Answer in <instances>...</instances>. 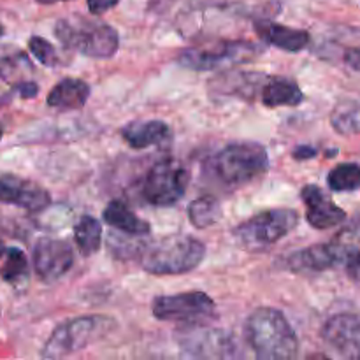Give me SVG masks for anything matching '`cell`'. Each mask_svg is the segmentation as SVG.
<instances>
[{
	"label": "cell",
	"instance_id": "cell-1",
	"mask_svg": "<svg viewBox=\"0 0 360 360\" xmlns=\"http://www.w3.org/2000/svg\"><path fill=\"white\" fill-rule=\"evenodd\" d=\"M245 333L259 359H294L299 352L297 334L283 313L274 308H257L246 320Z\"/></svg>",
	"mask_w": 360,
	"mask_h": 360
},
{
	"label": "cell",
	"instance_id": "cell-2",
	"mask_svg": "<svg viewBox=\"0 0 360 360\" xmlns=\"http://www.w3.org/2000/svg\"><path fill=\"white\" fill-rule=\"evenodd\" d=\"M206 255L202 241L190 236H169L146 246L141 253V266L155 276L185 274L199 267Z\"/></svg>",
	"mask_w": 360,
	"mask_h": 360
},
{
	"label": "cell",
	"instance_id": "cell-3",
	"mask_svg": "<svg viewBox=\"0 0 360 360\" xmlns=\"http://www.w3.org/2000/svg\"><path fill=\"white\" fill-rule=\"evenodd\" d=\"M55 34L65 48L97 60L115 56L120 46V35L111 25L86 18H63L56 23Z\"/></svg>",
	"mask_w": 360,
	"mask_h": 360
},
{
	"label": "cell",
	"instance_id": "cell-4",
	"mask_svg": "<svg viewBox=\"0 0 360 360\" xmlns=\"http://www.w3.org/2000/svg\"><path fill=\"white\" fill-rule=\"evenodd\" d=\"M213 169L225 185L245 186L266 174L269 155L262 144L253 141L232 143L214 157Z\"/></svg>",
	"mask_w": 360,
	"mask_h": 360
},
{
	"label": "cell",
	"instance_id": "cell-5",
	"mask_svg": "<svg viewBox=\"0 0 360 360\" xmlns=\"http://www.w3.org/2000/svg\"><path fill=\"white\" fill-rule=\"evenodd\" d=\"M112 327L115 322L111 316L90 315L67 320L53 330L41 355L44 359H63L72 355L86 348L90 343L108 336Z\"/></svg>",
	"mask_w": 360,
	"mask_h": 360
},
{
	"label": "cell",
	"instance_id": "cell-6",
	"mask_svg": "<svg viewBox=\"0 0 360 360\" xmlns=\"http://www.w3.org/2000/svg\"><path fill=\"white\" fill-rule=\"evenodd\" d=\"M297 224L299 213L295 210H267L238 225L234 238L246 250H266L290 234Z\"/></svg>",
	"mask_w": 360,
	"mask_h": 360
},
{
	"label": "cell",
	"instance_id": "cell-7",
	"mask_svg": "<svg viewBox=\"0 0 360 360\" xmlns=\"http://www.w3.org/2000/svg\"><path fill=\"white\" fill-rule=\"evenodd\" d=\"M188 183V167L176 158H165L150 169L144 179L143 195L151 206L171 207L185 197Z\"/></svg>",
	"mask_w": 360,
	"mask_h": 360
},
{
	"label": "cell",
	"instance_id": "cell-8",
	"mask_svg": "<svg viewBox=\"0 0 360 360\" xmlns=\"http://www.w3.org/2000/svg\"><path fill=\"white\" fill-rule=\"evenodd\" d=\"M151 311L155 319L162 322H185L190 326H199L217 316V306L206 292L192 290L176 295H160L153 301Z\"/></svg>",
	"mask_w": 360,
	"mask_h": 360
},
{
	"label": "cell",
	"instance_id": "cell-9",
	"mask_svg": "<svg viewBox=\"0 0 360 360\" xmlns=\"http://www.w3.org/2000/svg\"><path fill=\"white\" fill-rule=\"evenodd\" d=\"M259 46L246 41H221L214 44L188 48L179 55L178 62L192 70H213L227 62H246L259 55Z\"/></svg>",
	"mask_w": 360,
	"mask_h": 360
},
{
	"label": "cell",
	"instance_id": "cell-10",
	"mask_svg": "<svg viewBox=\"0 0 360 360\" xmlns=\"http://www.w3.org/2000/svg\"><path fill=\"white\" fill-rule=\"evenodd\" d=\"M178 343L188 357L234 359L243 355L238 340L227 330L193 326L192 329H185L178 334Z\"/></svg>",
	"mask_w": 360,
	"mask_h": 360
},
{
	"label": "cell",
	"instance_id": "cell-11",
	"mask_svg": "<svg viewBox=\"0 0 360 360\" xmlns=\"http://www.w3.org/2000/svg\"><path fill=\"white\" fill-rule=\"evenodd\" d=\"M350 257V250L340 239L334 238L330 243L309 246V248L292 253L287 259V266L297 274H315L333 269L340 264H347Z\"/></svg>",
	"mask_w": 360,
	"mask_h": 360
},
{
	"label": "cell",
	"instance_id": "cell-12",
	"mask_svg": "<svg viewBox=\"0 0 360 360\" xmlns=\"http://www.w3.org/2000/svg\"><path fill=\"white\" fill-rule=\"evenodd\" d=\"M74 264V252L70 245L62 239L42 238L35 243L34 269L46 283L60 280L70 271Z\"/></svg>",
	"mask_w": 360,
	"mask_h": 360
},
{
	"label": "cell",
	"instance_id": "cell-13",
	"mask_svg": "<svg viewBox=\"0 0 360 360\" xmlns=\"http://www.w3.org/2000/svg\"><path fill=\"white\" fill-rule=\"evenodd\" d=\"M322 338L333 350L348 359H360V316L341 313L326 322Z\"/></svg>",
	"mask_w": 360,
	"mask_h": 360
},
{
	"label": "cell",
	"instance_id": "cell-14",
	"mask_svg": "<svg viewBox=\"0 0 360 360\" xmlns=\"http://www.w3.org/2000/svg\"><path fill=\"white\" fill-rule=\"evenodd\" d=\"M0 202L13 204V206L37 213L49 206L51 197L42 186L30 179L18 178L14 174H2L0 176Z\"/></svg>",
	"mask_w": 360,
	"mask_h": 360
},
{
	"label": "cell",
	"instance_id": "cell-15",
	"mask_svg": "<svg viewBox=\"0 0 360 360\" xmlns=\"http://www.w3.org/2000/svg\"><path fill=\"white\" fill-rule=\"evenodd\" d=\"M301 199L308 206L306 220L313 229L327 231L347 220V213L340 206H336L320 186L306 185L301 190Z\"/></svg>",
	"mask_w": 360,
	"mask_h": 360
},
{
	"label": "cell",
	"instance_id": "cell-16",
	"mask_svg": "<svg viewBox=\"0 0 360 360\" xmlns=\"http://www.w3.org/2000/svg\"><path fill=\"white\" fill-rule=\"evenodd\" d=\"M267 79L260 72H241V70H231L221 76H217L211 81V90L221 95H232L243 101H255V95L260 94L264 83Z\"/></svg>",
	"mask_w": 360,
	"mask_h": 360
},
{
	"label": "cell",
	"instance_id": "cell-17",
	"mask_svg": "<svg viewBox=\"0 0 360 360\" xmlns=\"http://www.w3.org/2000/svg\"><path fill=\"white\" fill-rule=\"evenodd\" d=\"M255 30L267 44L280 48L287 53H299L309 44V34L299 28L285 27L273 21H257Z\"/></svg>",
	"mask_w": 360,
	"mask_h": 360
},
{
	"label": "cell",
	"instance_id": "cell-18",
	"mask_svg": "<svg viewBox=\"0 0 360 360\" xmlns=\"http://www.w3.org/2000/svg\"><path fill=\"white\" fill-rule=\"evenodd\" d=\"M122 137L134 150H144L167 141L171 137V129L162 120L130 122L122 129Z\"/></svg>",
	"mask_w": 360,
	"mask_h": 360
},
{
	"label": "cell",
	"instance_id": "cell-19",
	"mask_svg": "<svg viewBox=\"0 0 360 360\" xmlns=\"http://www.w3.org/2000/svg\"><path fill=\"white\" fill-rule=\"evenodd\" d=\"M260 101L266 108H281V105L295 108V105L302 104L304 94H302L301 86L290 77L274 76L267 77L264 83L262 90H260Z\"/></svg>",
	"mask_w": 360,
	"mask_h": 360
},
{
	"label": "cell",
	"instance_id": "cell-20",
	"mask_svg": "<svg viewBox=\"0 0 360 360\" xmlns=\"http://www.w3.org/2000/svg\"><path fill=\"white\" fill-rule=\"evenodd\" d=\"M88 97H90L88 83L77 79V77H65L51 88L46 102L49 108L60 109V111H72V109L83 108Z\"/></svg>",
	"mask_w": 360,
	"mask_h": 360
},
{
	"label": "cell",
	"instance_id": "cell-21",
	"mask_svg": "<svg viewBox=\"0 0 360 360\" xmlns=\"http://www.w3.org/2000/svg\"><path fill=\"white\" fill-rule=\"evenodd\" d=\"M102 217H104V221L109 227L125 232L127 236H146L151 231V225L148 221L141 220L122 200H111Z\"/></svg>",
	"mask_w": 360,
	"mask_h": 360
},
{
	"label": "cell",
	"instance_id": "cell-22",
	"mask_svg": "<svg viewBox=\"0 0 360 360\" xmlns=\"http://www.w3.org/2000/svg\"><path fill=\"white\" fill-rule=\"evenodd\" d=\"M330 125L341 136L360 134V95L345 98L334 108L330 115Z\"/></svg>",
	"mask_w": 360,
	"mask_h": 360
},
{
	"label": "cell",
	"instance_id": "cell-23",
	"mask_svg": "<svg viewBox=\"0 0 360 360\" xmlns=\"http://www.w3.org/2000/svg\"><path fill=\"white\" fill-rule=\"evenodd\" d=\"M74 241L79 248L81 255L90 257L101 250L102 225L95 217L84 214L74 225Z\"/></svg>",
	"mask_w": 360,
	"mask_h": 360
},
{
	"label": "cell",
	"instance_id": "cell-24",
	"mask_svg": "<svg viewBox=\"0 0 360 360\" xmlns=\"http://www.w3.org/2000/svg\"><path fill=\"white\" fill-rule=\"evenodd\" d=\"M188 218L193 227L207 229L213 227L221 218V206L213 195H202L192 200L188 206Z\"/></svg>",
	"mask_w": 360,
	"mask_h": 360
},
{
	"label": "cell",
	"instance_id": "cell-25",
	"mask_svg": "<svg viewBox=\"0 0 360 360\" xmlns=\"http://www.w3.org/2000/svg\"><path fill=\"white\" fill-rule=\"evenodd\" d=\"M0 276L6 283L21 285L28 280V262L20 248H6V262L0 269Z\"/></svg>",
	"mask_w": 360,
	"mask_h": 360
},
{
	"label": "cell",
	"instance_id": "cell-26",
	"mask_svg": "<svg viewBox=\"0 0 360 360\" xmlns=\"http://www.w3.org/2000/svg\"><path fill=\"white\" fill-rule=\"evenodd\" d=\"M327 183L333 192H355L360 188V165L340 164L329 172Z\"/></svg>",
	"mask_w": 360,
	"mask_h": 360
},
{
	"label": "cell",
	"instance_id": "cell-27",
	"mask_svg": "<svg viewBox=\"0 0 360 360\" xmlns=\"http://www.w3.org/2000/svg\"><path fill=\"white\" fill-rule=\"evenodd\" d=\"M32 63L28 56L21 51H14L0 58V79L13 81L14 77L20 76L23 70H30Z\"/></svg>",
	"mask_w": 360,
	"mask_h": 360
},
{
	"label": "cell",
	"instance_id": "cell-28",
	"mask_svg": "<svg viewBox=\"0 0 360 360\" xmlns=\"http://www.w3.org/2000/svg\"><path fill=\"white\" fill-rule=\"evenodd\" d=\"M28 48H30L32 55L46 67H55L58 63V53H56L55 46L49 41H46L44 37H39V35H34L28 41Z\"/></svg>",
	"mask_w": 360,
	"mask_h": 360
},
{
	"label": "cell",
	"instance_id": "cell-29",
	"mask_svg": "<svg viewBox=\"0 0 360 360\" xmlns=\"http://www.w3.org/2000/svg\"><path fill=\"white\" fill-rule=\"evenodd\" d=\"M118 2L120 0H86L88 9H90V13L95 14V16L108 13L109 9L118 6Z\"/></svg>",
	"mask_w": 360,
	"mask_h": 360
},
{
	"label": "cell",
	"instance_id": "cell-30",
	"mask_svg": "<svg viewBox=\"0 0 360 360\" xmlns=\"http://www.w3.org/2000/svg\"><path fill=\"white\" fill-rule=\"evenodd\" d=\"M347 273L354 281H360V250L347 262Z\"/></svg>",
	"mask_w": 360,
	"mask_h": 360
},
{
	"label": "cell",
	"instance_id": "cell-31",
	"mask_svg": "<svg viewBox=\"0 0 360 360\" xmlns=\"http://www.w3.org/2000/svg\"><path fill=\"white\" fill-rule=\"evenodd\" d=\"M292 155H294L295 160L302 162V160H309V158L316 157V155H319V150L313 146H297Z\"/></svg>",
	"mask_w": 360,
	"mask_h": 360
},
{
	"label": "cell",
	"instance_id": "cell-32",
	"mask_svg": "<svg viewBox=\"0 0 360 360\" xmlns=\"http://www.w3.org/2000/svg\"><path fill=\"white\" fill-rule=\"evenodd\" d=\"M16 88H18V91L21 94V97H25V98L35 97L39 91V86L35 83H32V81H23V83L18 84Z\"/></svg>",
	"mask_w": 360,
	"mask_h": 360
},
{
	"label": "cell",
	"instance_id": "cell-33",
	"mask_svg": "<svg viewBox=\"0 0 360 360\" xmlns=\"http://www.w3.org/2000/svg\"><path fill=\"white\" fill-rule=\"evenodd\" d=\"M345 62H347L352 69L360 70V48L348 49L347 55H345Z\"/></svg>",
	"mask_w": 360,
	"mask_h": 360
},
{
	"label": "cell",
	"instance_id": "cell-34",
	"mask_svg": "<svg viewBox=\"0 0 360 360\" xmlns=\"http://www.w3.org/2000/svg\"><path fill=\"white\" fill-rule=\"evenodd\" d=\"M39 4H56V2H63V0H37Z\"/></svg>",
	"mask_w": 360,
	"mask_h": 360
},
{
	"label": "cell",
	"instance_id": "cell-35",
	"mask_svg": "<svg viewBox=\"0 0 360 360\" xmlns=\"http://www.w3.org/2000/svg\"><path fill=\"white\" fill-rule=\"evenodd\" d=\"M4 253H6V246H4L2 243H0V257H2Z\"/></svg>",
	"mask_w": 360,
	"mask_h": 360
},
{
	"label": "cell",
	"instance_id": "cell-36",
	"mask_svg": "<svg viewBox=\"0 0 360 360\" xmlns=\"http://www.w3.org/2000/svg\"><path fill=\"white\" fill-rule=\"evenodd\" d=\"M2 35H4V27H2V25H0V37H2Z\"/></svg>",
	"mask_w": 360,
	"mask_h": 360
},
{
	"label": "cell",
	"instance_id": "cell-37",
	"mask_svg": "<svg viewBox=\"0 0 360 360\" xmlns=\"http://www.w3.org/2000/svg\"><path fill=\"white\" fill-rule=\"evenodd\" d=\"M0 139H2V127H0Z\"/></svg>",
	"mask_w": 360,
	"mask_h": 360
}]
</instances>
